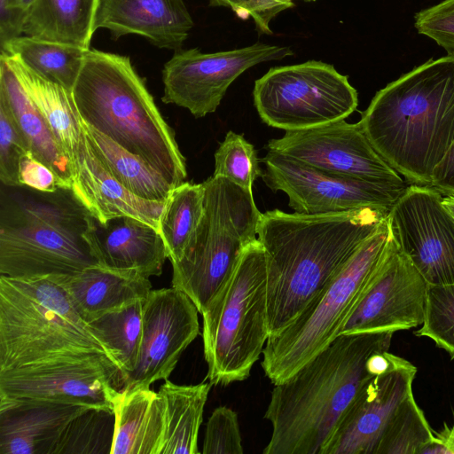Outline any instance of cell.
Instances as JSON below:
<instances>
[{
	"label": "cell",
	"instance_id": "1",
	"mask_svg": "<svg viewBox=\"0 0 454 454\" xmlns=\"http://www.w3.org/2000/svg\"><path fill=\"white\" fill-rule=\"evenodd\" d=\"M389 212L367 207L321 215L261 214L257 239L266 255L270 336L295 319Z\"/></svg>",
	"mask_w": 454,
	"mask_h": 454
},
{
	"label": "cell",
	"instance_id": "2",
	"mask_svg": "<svg viewBox=\"0 0 454 454\" xmlns=\"http://www.w3.org/2000/svg\"><path fill=\"white\" fill-rule=\"evenodd\" d=\"M394 333L338 335L291 377L274 384L264 418L272 427L264 454H319L337 422L374 373L372 357Z\"/></svg>",
	"mask_w": 454,
	"mask_h": 454
},
{
	"label": "cell",
	"instance_id": "3",
	"mask_svg": "<svg viewBox=\"0 0 454 454\" xmlns=\"http://www.w3.org/2000/svg\"><path fill=\"white\" fill-rule=\"evenodd\" d=\"M377 153L410 184L431 185L454 145V52L379 90L358 121Z\"/></svg>",
	"mask_w": 454,
	"mask_h": 454
},
{
	"label": "cell",
	"instance_id": "4",
	"mask_svg": "<svg viewBox=\"0 0 454 454\" xmlns=\"http://www.w3.org/2000/svg\"><path fill=\"white\" fill-rule=\"evenodd\" d=\"M83 122L141 157L176 188L185 158L129 57L89 49L72 90Z\"/></svg>",
	"mask_w": 454,
	"mask_h": 454
},
{
	"label": "cell",
	"instance_id": "5",
	"mask_svg": "<svg viewBox=\"0 0 454 454\" xmlns=\"http://www.w3.org/2000/svg\"><path fill=\"white\" fill-rule=\"evenodd\" d=\"M4 186L0 275H72L99 264L86 237L90 213L72 188L46 192L25 185Z\"/></svg>",
	"mask_w": 454,
	"mask_h": 454
},
{
	"label": "cell",
	"instance_id": "6",
	"mask_svg": "<svg viewBox=\"0 0 454 454\" xmlns=\"http://www.w3.org/2000/svg\"><path fill=\"white\" fill-rule=\"evenodd\" d=\"M88 354L111 359L74 309L59 275H0V371L55 356Z\"/></svg>",
	"mask_w": 454,
	"mask_h": 454
},
{
	"label": "cell",
	"instance_id": "7",
	"mask_svg": "<svg viewBox=\"0 0 454 454\" xmlns=\"http://www.w3.org/2000/svg\"><path fill=\"white\" fill-rule=\"evenodd\" d=\"M201 316L209 382L226 386L247 379L270 336L266 255L258 239L246 247Z\"/></svg>",
	"mask_w": 454,
	"mask_h": 454
},
{
	"label": "cell",
	"instance_id": "8",
	"mask_svg": "<svg viewBox=\"0 0 454 454\" xmlns=\"http://www.w3.org/2000/svg\"><path fill=\"white\" fill-rule=\"evenodd\" d=\"M202 219L181 260L172 263V286L184 293L202 314L229 278L244 250L257 239L261 212L253 192L227 178L203 182Z\"/></svg>",
	"mask_w": 454,
	"mask_h": 454
},
{
	"label": "cell",
	"instance_id": "9",
	"mask_svg": "<svg viewBox=\"0 0 454 454\" xmlns=\"http://www.w3.org/2000/svg\"><path fill=\"white\" fill-rule=\"evenodd\" d=\"M390 233L387 217L295 319L268 338L262 367L273 385L291 377L339 335L378 264Z\"/></svg>",
	"mask_w": 454,
	"mask_h": 454
},
{
	"label": "cell",
	"instance_id": "10",
	"mask_svg": "<svg viewBox=\"0 0 454 454\" xmlns=\"http://www.w3.org/2000/svg\"><path fill=\"white\" fill-rule=\"evenodd\" d=\"M253 97L261 120L286 131L345 120L358 105L348 76L316 60L271 67L255 81Z\"/></svg>",
	"mask_w": 454,
	"mask_h": 454
},
{
	"label": "cell",
	"instance_id": "11",
	"mask_svg": "<svg viewBox=\"0 0 454 454\" xmlns=\"http://www.w3.org/2000/svg\"><path fill=\"white\" fill-rule=\"evenodd\" d=\"M119 367L106 355L62 356L0 371V401H46L113 410Z\"/></svg>",
	"mask_w": 454,
	"mask_h": 454
},
{
	"label": "cell",
	"instance_id": "12",
	"mask_svg": "<svg viewBox=\"0 0 454 454\" xmlns=\"http://www.w3.org/2000/svg\"><path fill=\"white\" fill-rule=\"evenodd\" d=\"M292 55L290 47L261 43L215 53L197 48L178 50L163 67L161 100L189 110L196 118L204 117L216 111L230 85L242 73Z\"/></svg>",
	"mask_w": 454,
	"mask_h": 454
},
{
	"label": "cell",
	"instance_id": "13",
	"mask_svg": "<svg viewBox=\"0 0 454 454\" xmlns=\"http://www.w3.org/2000/svg\"><path fill=\"white\" fill-rule=\"evenodd\" d=\"M261 176L272 192L281 191L296 213L321 215L363 207L391 209L406 186L371 183L321 170L268 151Z\"/></svg>",
	"mask_w": 454,
	"mask_h": 454
},
{
	"label": "cell",
	"instance_id": "14",
	"mask_svg": "<svg viewBox=\"0 0 454 454\" xmlns=\"http://www.w3.org/2000/svg\"><path fill=\"white\" fill-rule=\"evenodd\" d=\"M427 286L391 231L383 254L339 335L395 333L421 325Z\"/></svg>",
	"mask_w": 454,
	"mask_h": 454
},
{
	"label": "cell",
	"instance_id": "15",
	"mask_svg": "<svg viewBox=\"0 0 454 454\" xmlns=\"http://www.w3.org/2000/svg\"><path fill=\"white\" fill-rule=\"evenodd\" d=\"M388 219L399 247L428 285L454 284V218L437 189L406 186Z\"/></svg>",
	"mask_w": 454,
	"mask_h": 454
},
{
	"label": "cell",
	"instance_id": "16",
	"mask_svg": "<svg viewBox=\"0 0 454 454\" xmlns=\"http://www.w3.org/2000/svg\"><path fill=\"white\" fill-rule=\"evenodd\" d=\"M268 151L314 168L371 183L407 186L377 153L359 123L340 120L325 125L286 131L268 141Z\"/></svg>",
	"mask_w": 454,
	"mask_h": 454
},
{
	"label": "cell",
	"instance_id": "17",
	"mask_svg": "<svg viewBox=\"0 0 454 454\" xmlns=\"http://www.w3.org/2000/svg\"><path fill=\"white\" fill-rule=\"evenodd\" d=\"M198 313L192 301L173 286L151 290L143 307L138 359L121 390L150 388L153 382L168 380L200 333Z\"/></svg>",
	"mask_w": 454,
	"mask_h": 454
},
{
	"label": "cell",
	"instance_id": "18",
	"mask_svg": "<svg viewBox=\"0 0 454 454\" xmlns=\"http://www.w3.org/2000/svg\"><path fill=\"white\" fill-rule=\"evenodd\" d=\"M417 367L395 356L372 375L346 409L319 454H376L387 427L413 394Z\"/></svg>",
	"mask_w": 454,
	"mask_h": 454
},
{
	"label": "cell",
	"instance_id": "19",
	"mask_svg": "<svg viewBox=\"0 0 454 454\" xmlns=\"http://www.w3.org/2000/svg\"><path fill=\"white\" fill-rule=\"evenodd\" d=\"M193 26L184 0H99L95 22L96 30H109L113 39L134 34L175 51Z\"/></svg>",
	"mask_w": 454,
	"mask_h": 454
},
{
	"label": "cell",
	"instance_id": "20",
	"mask_svg": "<svg viewBox=\"0 0 454 454\" xmlns=\"http://www.w3.org/2000/svg\"><path fill=\"white\" fill-rule=\"evenodd\" d=\"M86 237L99 265L107 269L149 278L160 276L168 259L160 232L133 217L101 223L90 215Z\"/></svg>",
	"mask_w": 454,
	"mask_h": 454
},
{
	"label": "cell",
	"instance_id": "21",
	"mask_svg": "<svg viewBox=\"0 0 454 454\" xmlns=\"http://www.w3.org/2000/svg\"><path fill=\"white\" fill-rule=\"evenodd\" d=\"M88 409L46 401H0V454H55L67 426Z\"/></svg>",
	"mask_w": 454,
	"mask_h": 454
},
{
	"label": "cell",
	"instance_id": "22",
	"mask_svg": "<svg viewBox=\"0 0 454 454\" xmlns=\"http://www.w3.org/2000/svg\"><path fill=\"white\" fill-rule=\"evenodd\" d=\"M71 188L90 215L101 223L129 216L159 231L165 201L139 198L115 180L92 152L84 130L74 165Z\"/></svg>",
	"mask_w": 454,
	"mask_h": 454
},
{
	"label": "cell",
	"instance_id": "23",
	"mask_svg": "<svg viewBox=\"0 0 454 454\" xmlns=\"http://www.w3.org/2000/svg\"><path fill=\"white\" fill-rule=\"evenodd\" d=\"M59 279L86 323L144 300L152 290L149 278L99 264L72 275H59Z\"/></svg>",
	"mask_w": 454,
	"mask_h": 454
},
{
	"label": "cell",
	"instance_id": "24",
	"mask_svg": "<svg viewBox=\"0 0 454 454\" xmlns=\"http://www.w3.org/2000/svg\"><path fill=\"white\" fill-rule=\"evenodd\" d=\"M114 429L111 454H160L164 405L150 388L121 390L113 405Z\"/></svg>",
	"mask_w": 454,
	"mask_h": 454
},
{
	"label": "cell",
	"instance_id": "25",
	"mask_svg": "<svg viewBox=\"0 0 454 454\" xmlns=\"http://www.w3.org/2000/svg\"><path fill=\"white\" fill-rule=\"evenodd\" d=\"M0 94L7 100L30 153L55 174L59 186L71 188L74 169L51 127L30 100L16 74L0 56Z\"/></svg>",
	"mask_w": 454,
	"mask_h": 454
},
{
	"label": "cell",
	"instance_id": "26",
	"mask_svg": "<svg viewBox=\"0 0 454 454\" xmlns=\"http://www.w3.org/2000/svg\"><path fill=\"white\" fill-rule=\"evenodd\" d=\"M1 56L51 127L74 169L83 129L72 91L40 76L15 57L4 52H1Z\"/></svg>",
	"mask_w": 454,
	"mask_h": 454
},
{
	"label": "cell",
	"instance_id": "27",
	"mask_svg": "<svg viewBox=\"0 0 454 454\" xmlns=\"http://www.w3.org/2000/svg\"><path fill=\"white\" fill-rule=\"evenodd\" d=\"M99 0H34L22 27L25 35L89 50Z\"/></svg>",
	"mask_w": 454,
	"mask_h": 454
},
{
	"label": "cell",
	"instance_id": "28",
	"mask_svg": "<svg viewBox=\"0 0 454 454\" xmlns=\"http://www.w3.org/2000/svg\"><path fill=\"white\" fill-rule=\"evenodd\" d=\"M212 384L176 385L168 380L160 387L165 431L160 454H198L199 431Z\"/></svg>",
	"mask_w": 454,
	"mask_h": 454
},
{
	"label": "cell",
	"instance_id": "29",
	"mask_svg": "<svg viewBox=\"0 0 454 454\" xmlns=\"http://www.w3.org/2000/svg\"><path fill=\"white\" fill-rule=\"evenodd\" d=\"M82 127L92 152L115 180L139 198L167 200L174 188L160 172L83 121Z\"/></svg>",
	"mask_w": 454,
	"mask_h": 454
},
{
	"label": "cell",
	"instance_id": "30",
	"mask_svg": "<svg viewBox=\"0 0 454 454\" xmlns=\"http://www.w3.org/2000/svg\"><path fill=\"white\" fill-rule=\"evenodd\" d=\"M88 50L36 39L18 36L1 48V52L20 59L48 81L72 91Z\"/></svg>",
	"mask_w": 454,
	"mask_h": 454
},
{
	"label": "cell",
	"instance_id": "31",
	"mask_svg": "<svg viewBox=\"0 0 454 454\" xmlns=\"http://www.w3.org/2000/svg\"><path fill=\"white\" fill-rule=\"evenodd\" d=\"M204 208L203 183L184 182L171 191L165 201L159 228L171 264L183 257L202 219Z\"/></svg>",
	"mask_w": 454,
	"mask_h": 454
},
{
	"label": "cell",
	"instance_id": "32",
	"mask_svg": "<svg viewBox=\"0 0 454 454\" xmlns=\"http://www.w3.org/2000/svg\"><path fill=\"white\" fill-rule=\"evenodd\" d=\"M145 299L88 323L119 367L121 385L124 378L135 369L138 359Z\"/></svg>",
	"mask_w": 454,
	"mask_h": 454
},
{
	"label": "cell",
	"instance_id": "33",
	"mask_svg": "<svg viewBox=\"0 0 454 454\" xmlns=\"http://www.w3.org/2000/svg\"><path fill=\"white\" fill-rule=\"evenodd\" d=\"M433 435L434 431L412 394L387 427L376 454H420Z\"/></svg>",
	"mask_w": 454,
	"mask_h": 454
},
{
	"label": "cell",
	"instance_id": "34",
	"mask_svg": "<svg viewBox=\"0 0 454 454\" xmlns=\"http://www.w3.org/2000/svg\"><path fill=\"white\" fill-rule=\"evenodd\" d=\"M114 429L113 410L90 408L67 426L55 454L103 452L100 448L111 447L106 438L113 439V435L106 433H114Z\"/></svg>",
	"mask_w": 454,
	"mask_h": 454
},
{
	"label": "cell",
	"instance_id": "35",
	"mask_svg": "<svg viewBox=\"0 0 454 454\" xmlns=\"http://www.w3.org/2000/svg\"><path fill=\"white\" fill-rule=\"evenodd\" d=\"M262 170L257 153L242 135L228 131L215 153L214 176L229 179L239 186L253 192L255 179Z\"/></svg>",
	"mask_w": 454,
	"mask_h": 454
},
{
	"label": "cell",
	"instance_id": "36",
	"mask_svg": "<svg viewBox=\"0 0 454 454\" xmlns=\"http://www.w3.org/2000/svg\"><path fill=\"white\" fill-rule=\"evenodd\" d=\"M414 334L433 340L454 358V284L428 285L424 320Z\"/></svg>",
	"mask_w": 454,
	"mask_h": 454
},
{
	"label": "cell",
	"instance_id": "37",
	"mask_svg": "<svg viewBox=\"0 0 454 454\" xmlns=\"http://www.w3.org/2000/svg\"><path fill=\"white\" fill-rule=\"evenodd\" d=\"M30 152L14 114L0 94V181L5 186H21L19 181L20 160Z\"/></svg>",
	"mask_w": 454,
	"mask_h": 454
},
{
	"label": "cell",
	"instance_id": "38",
	"mask_svg": "<svg viewBox=\"0 0 454 454\" xmlns=\"http://www.w3.org/2000/svg\"><path fill=\"white\" fill-rule=\"evenodd\" d=\"M202 453H244L238 415L233 410L219 406L212 412L206 426Z\"/></svg>",
	"mask_w": 454,
	"mask_h": 454
},
{
	"label": "cell",
	"instance_id": "39",
	"mask_svg": "<svg viewBox=\"0 0 454 454\" xmlns=\"http://www.w3.org/2000/svg\"><path fill=\"white\" fill-rule=\"evenodd\" d=\"M414 26L448 53L454 52V0H443L417 12Z\"/></svg>",
	"mask_w": 454,
	"mask_h": 454
},
{
	"label": "cell",
	"instance_id": "40",
	"mask_svg": "<svg viewBox=\"0 0 454 454\" xmlns=\"http://www.w3.org/2000/svg\"><path fill=\"white\" fill-rule=\"evenodd\" d=\"M211 6L231 8L242 19L252 18L257 31L262 34H272L270 22L279 12L294 6L288 0H209Z\"/></svg>",
	"mask_w": 454,
	"mask_h": 454
},
{
	"label": "cell",
	"instance_id": "41",
	"mask_svg": "<svg viewBox=\"0 0 454 454\" xmlns=\"http://www.w3.org/2000/svg\"><path fill=\"white\" fill-rule=\"evenodd\" d=\"M19 181L20 185L46 192H55L59 187L53 171L30 152L20 160Z\"/></svg>",
	"mask_w": 454,
	"mask_h": 454
},
{
	"label": "cell",
	"instance_id": "42",
	"mask_svg": "<svg viewBox=\"0 0 454 454\" xmlns=\"http://www.w3.org/2000/svg\"><path fill=\"white\" fill-rule=\"evenodd\" d=\"M27 15L20 0H0V45L23 35L22 27Z\"/></svg>",
	"mask_w": 454,
	"mask_h": 454
},
{
	"label": "cell",
	"instance_id": "43",
	"mask_svg": "<svg viewBox=\"0 0 454 454\" xmlns=\"http://www.w3.org/2000/svg\"><path fill=\"white\" fill-rule=\"evenodd\" d=\"M431 186L441 193L454 195V145L442 161L434 168Z\"/></svg>",
	"mask_w": 454,
	"mask_h": 454
},
{
	"label": "cell",
	"instance_id": "44",
	"mask_svg": "<svg viewBox=\"0 0 454 454\" xmlns=\"http://www.w3.org/2000/svg\"><path fill=\"white\" fill-rule=\"evenodd\" d=\"M420 454H454V420L450 426L444 425L442 430L434 432Z\"/></svg>",
	"mask_w": 454,
	"mask_h": 454
},
{
	"label": "cell",
	"instance_id": "45",
	"mask_svg": "<svg viewBox=\"0 0 454 454\" xmlns=\"http://www.w3.org/2000/svg\"><path fill=\"white\" fill-rule=\"evenodd\" d=\"M442 205L454 218V195L448 194L442 198Z\"/></svg>",
	"mask_w": 454,
	"mask_h": 454
},
{
	"label": "cell",
	"instance_id": "46",
	"mask_svg": "<svg viewBox=\"0 0 454 454\" xmlns=\"http://www.w3.org/2000/svg\"><path fill=\"white\" fill-rule=\"evenodd\" d=\"M288 1L293 2V0H288ZM304 1H306V2H313V1H316V0H304Z\"/></svg>",
	"mask_w": 454,
	"mask_h": 454
}]
</instances>
